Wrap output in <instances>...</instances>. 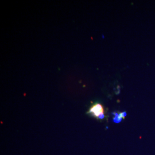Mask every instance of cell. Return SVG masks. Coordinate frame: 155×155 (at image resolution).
Returning <instances> with one entry per match:
<instances>
[{"instance_id": "7a4b0ae2", "label": "cell", "mask_w": 155, "mask_h": 155, "mask_svg": "<svg viewBox=\"0 0 155 155\" xmlns=\"http://www.w3.org/2000/svg\"><path fill=\"white\" fill-rule=\"evenodd\" d=\"M113 114L114 115V117L113 118V121L114 122L119 123L122 121V118H124L121 115V113L120 114L117 113H113Z\"/></svg>"}, {"instance_id": "6da1fadb", "label": "cell", "mask_w": 155, "mask_h": 155, "mask_svg": "<svg viewBox=\"0 0 155 155\" xmlns=\"http://www.w3.org/2000/svg\"><path fill=\"white\" fill-rule=\"evenodd\" d=\"M89 113L100 120H102L105 118L104 107L99 103L95 104L92 106L89 110Z\"/></svg>"}]
</instances>
